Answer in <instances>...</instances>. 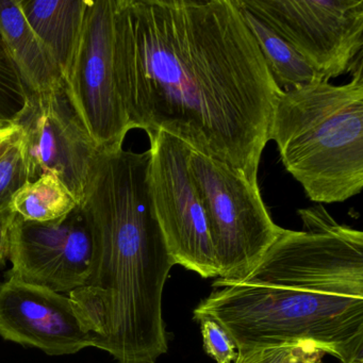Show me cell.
<instances>
[{
    "mask_svg": "<svg viewBox=\"0 0 363 363\" xmlns=\"http://www.w3.org/2000/svg\"><path fill=\"white\" fill-rule=\"evenodd\" d=\"M350 363H363V356L358 357V358L354 359Z\"/></svg>",
    "mask_w": 363,
    "mask_h": 363,
    "instance_id": "22",
    "label": "cell"
},
{
    "mask_svg": "<svg viewBox=\"0 0 363 363\" xmlns=\"http://www.w3.org/2000/svg\"><path fill=\"white\" fill-rule=\"evenodd\" d=\"M92 252V237L79 206L50 222L16 216L10 230L9 276L69 294L86 282Z\"/></svg>",
    "mask_w": 363,
    "mask_h": 363,
    "instance_id": "10",
    "label": "cell"
},
{
    "mask_svg": "<svg viewBox=\"0 0 363 363\" xmlns=\"http://www.w3.org/2000/svg\"><path fill=\"white\" fill-rule=\"evenodd\" d=\"M114 8L116 0H88L79 44L63 79L76 112L101 150L121 147L133 129L116 84Z\"/></svg>",
    "mask_w": 363,
    "mask_h": 363,
    "instance_id": "9",
    "label": "cell"
},
{
    "mask_svg": "<svg viewBox=\"0 0 363 363\" xmlns=\"http://www.w3.org/2000/svg\"><path fill=\"white\" fill-rule=\"evenodd\" d=\"M325 352L311 343H289L238 350L235 363H323Z\"/></svg>",
    "mask_w": 363,
    "mask_h": 363,
    "instance_id": "17",
    "label": "cell"
},
{
    "mask_svg": "<svg viewBox=\"0 0 363 363\" xmlns=\"http://www.w3.org/2000/svg\"><path fill=\"white\" fill-rule=\"evenodd\" d=\"M216 320L238 350L311 343L350 363L363 356V269L312 242L280 237L241 284L193 312Z\"/></svg>",
    "mask_w": 363,
    "mask_h": 363,
    "instance_id": "3",
    "label": "cell"
},
{
    "mask_svg": "<svg viewBox=\"0 0 363 363\" xmlns=\"http://www.w3.org/2000/svg\"><path fill=\"white\" fill-rule=\"evenodd\" d=\"M150 169V150H101L79 205L92 261L69 296L93 347L118 363H156L169 350L162 297L176 262L155 211Z\"/></svg>",
    "mask_w": 363,
    "mask_h": 363,
    "instance_id": "2",
    "label": "cell"
},
{
    "mask_svg": "<svg viewBox=\"0 0 363 363\" xmlns=\"http://www.w3.org/2000/svg\"><path fill=\"white\" fill-rule=\"evenodd\" d=\"M363 63L342 86L320 77L280 91L269 141L310 201L343 203L363 188Z\"/></svg>",
    "mask_w": 363,
    "mask_h": 363,
    "instance_id": "4",
    "label": "cell"
},
{
    "mask_svg": "<svg viewBox=\"0 0 363 363\" xmlns=\"http://www.w3.org/2000/svg\"><path fill=\"white\" fill-rule=\"evenodd\" d=\"M77 201L54 174L28 182L13 195L11 208L16 216L31 222H50L71 213Z\"/></svg>",
    "mask_w": 363,
    "mask_h": 363,
    "instance_id": "15",
    "label": "cell"
},
{
    "mask_svg": "<svg viewBox=\"0 0 363 363\" xmlns=\"http://www.w3.org/2000/svg\"><path fill=\"white\" fill-rule=\"evenodd\" d=\"M14 124L29 182L54 174L82 203L101 150L76 112L65 82L28 92L26 106Z\"/></svg>",
    "mask_w": 363,
    "mask_h": 363,
    "instance_id": "7",
    "label": "cell"
},
{
    "mask_svg": "<svg viewBox=\"0 0 363 363\" xmlns=\"http://www.w3.org/2000/svg\"><path fill=\"white\" fill-rule=\"evenodd\" d=\"M0 335L50 356L93 347L69 295L9 276L0 284Z\"/></svg>",
    "mask_w": 363,
    "mask_h": 363,
    "instance_id": "11",
    "label": "cell"
},
{
    "mask_svg": "<svg viewBox=\"0 0 363 363\" xmlns=\"http://www.w3.org/2000/svg\"><path fill=\"white\" fill-rule=\"evenodd\" d=\"M324 79L363 63V0H238Z\"/></svg>",
    "mask_w": 363,
    "mask_h": 363,
    "instance_id": "6",
    "label": "cell"
},
{
    "mask_svg": "<svg viewBox=\"0 0 363 363\" xmlns=\"http://www.w3.org/2000/svg\"><path fill=\"white\" fill-rule=\"evenodd\" d=\"M0 35L28 92L62 82L58 65L29 26L18 0H0Z\"/></svg>",
    "mask_w": 363,
    "mask_h": 363,
    "instance_id": "13",
    "label": "cell"
},
{
    "mask_svg": "<svg viewBox=\"0 0 363 363\" xmlns=\"http://www.w3.org/2000/svg\"><path fill=\"white\" fill-rule=\"evenodd\" d=\"M235 4L280 90H290L322 77L269 25L241 7L238 0H235Z\"/></svg>",
    "mask_w": 363,
    "mask_h": 363,
    "instance_id": "14",
    "label": "cell"
},
{
    "mask_svg": "<svg viewBox=\"0 0 363 363\" xmlns=\"http://www.w3.org/2000/svg\"><path fill=\"white\" fill-rule=\"evenodd\" d=\"M28 182V173L18 138L0 159V208L11 207L12 197Z\"/></svg>",
    "mask_w": 363,
    "mask_h": 363,
    "instance_id": "18",
    "label": "cell"
},
{
    "mask_svg": "<svg viewBox=\"0 0 363 363\" xmlns=\"http://www.w3.org/2000/svg\"><path fill=\"white\" fill-rule=\"evenodd\" d=\"M16 212L9 208H0V267H5L9 258L10 230Z\"/></svg>",
    "mask_w": 363,
    "mask_h": 363,
    "instance_id": "20",
    "label": "cell"
},
{
    "mask_svg": "<svg viewBox=\"0 0 363 363\" xmlns=\"http://www.w3.org/2000/svg\"><path fill=\"white\" fill-rule=\"evenodd\" d=\"M201 324L203 348L216 363H231L237 358L238 350L235 342L226 330L213 318H201Z\"/></svg>",
    "mask_w": 363,
    "mask_h": 363,
    "instance_id": "19",
    "label": "cell"
},
{
    "mask_svg": "<svg viewBox=\"0 0 363 363\" xmlns=\"http://www.w3.org/2000/svg\"><path fill=\"white\" fill-rule=\"evenodd\" d=\"M189 164L203 201L218 267L213 286L241 284L282 228L272 220L259 184L248 182L241 172L193 148Z\"/></svg>",
    "mask_w": 363,
    "mask_h": 363,
    "instance_id": "5",
    "label": "cell"
},
{
    "mask_svg": "<svg viewBox=\"0 0 363 363\" xmlns=\"http://www.w3.org/2000/svg\"><path fill=\"white\" fill-rule=\"evenodd\" d=\"M20 138V128L18 125L0 124V159Z\"/></svg>",
    "mask_w": 363,
    "mask_h": 363,
    "instance_id": "21",
    "label": "cell"
},
{
    "mask_svg": "<svg viewBox=\"0 0 363 363\" xmlns=\"http://www.w3.org/2000/svg\"><path fill=\"white\" fill-rule=\"evenodd\" d=\"M18 5L65 79L82 37L88 0H18Z\"/></svg>",
    "mask_w": 363,
    "mask_h": 363,
    "instance_id": "12",
    "label": "cell"
},
{
    "mask_svg": "<svg viewBox=\"0 0 363 363\" xmlns=\"http://www.w3.org/2000/svg\"><path fill=\"white\" fill-rule=\"evenodd\" d=\"M113 57L133 129L165 131L258 184L281 90L235 0H116Z\"/></svg>",
    "mask_w": 363,
    "mask_h": 363,
    "instance_id": "1",
    "label": "cell"
},
{
    "mask_svg": "<svg viewBox=\"0 0 363 363\" xmlns=\"http://www.w3.org/2000/svg\"><path fill=\"white\" fill-rule=\"evenodd\" d=\"M150 190L157 218L176 264L218 277L201 195L190 171L191 147L165 131L148 135Z\"/></svg>",
    "mask_w": 363,
    "mask_h": 363,
    "instance_id": "8",
    "label": "cell"
},
{
    "mask_svg": "<svg viewBox=\"0 0 363 363\" xmlns=\"http://www.w3.org/2000/svg\"><path fill=\"white\" fill-rule=\"evenodd\" d=\"M28 97V91L0 35V124L16 122Z\"/></svg>",
    "mask_w": 363,
    "mask_h": 363,
    "instance_id": "16",
    "label": "cell"
}]
</instances>
